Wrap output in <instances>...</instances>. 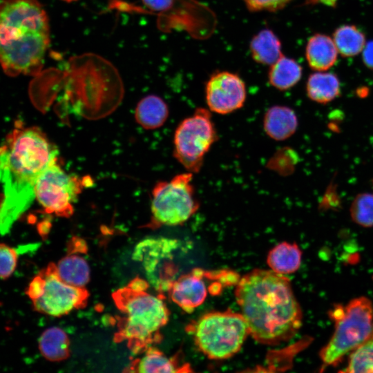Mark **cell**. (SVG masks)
Masks as SVG:
<instances>
[{"label":"cell","mask_w":373,"mask_h":373,"mask_svg":"<svg viewBox=\"0 0 373 373\" xmlns=\"http://www.w3.org/2000/svg\"><path fill=\"white\" fill-rule=\"evenodd\" d=\"M235 296L257 342L277 345L291 339L302 325V311L288 278L256 269L237 283Z\"/></svg>","instance_id":"obj_1"},{"label":"cell","mask_w":373,"mask_h":373,"mask_svg":"<svg viewBox=\"0 0 373 373\" xmlns=\"http://www.w3.org/2000/svg\"><path fill=\"white\" fill-rule=\"evenodd\" d=\"M57 148L35 126H19L0 146V233L5 234L35 199L40 174L57 162Z\"/></svg>","instance_id":"obj_2"},{"label":"cell","mask_w":373,"mask_h":373,"mask_svg":"<svg viewBox=\"0 0 373 373\" xmlns=\"http://www.w3.org/2000/svg\"><path fill=\"white\" fill-rule=\"evenodd\" d=\"M49 44V20L38 0L0 1V66L6 74L38 73Z\"/></svg>","instance_id":"obj_3"},{"label":"cell","mask_w":373,"mask_h":373,"mask_svg":"<svg viewBox=\"0 0 373 373\" xmlns=\"http://www.w3.org/2000/svg\"><path fill=\"white\" fill-rule=\"evenodd\" d=\"M113 298L124 314L117 334L119 340L126 341L135 352L158 340L160 331L169 318V309L162 298L146 291H134L128 287L115 292Z\"/></svg>","instance_id":"obj_4"},{"label":"cell","mask_w":373,"mask_h":373,"mask_svg":"<svg viewBox=\"0 0 373 373\" xmlns=\"http://www.w3.org/2000/svg\"><path fill=\"white\" fill-rule=\"evenodd\" d=\"M329 316L334 323V332L321 350V370L336 366L373 334V307L366 297L361 296L347 305H335Z\"/></svg>","instance_id":"obj_5"},{"label":"cell","mask_w":373,"mask_h":373,"mask_svg":"<svg viewBox=\"0 0 373 373\" xmlns=\"http://www.w3.org/2000/svg\"><path fill=\"white\" fill-rule=\"evenodd\" d=\"M193 333L197 347L207 357L214 360L234 356L250 335L241 313L230 309L202 315L195 323Z\"/></svg>","instance_id":"obj_6"},{"label":"cell","mask_w":373,"mask_h":373,"mask_svg":"<svg viewBox=\"0 0 373 373\" xmlns=\"http://www.w3.org/2000/svg\"><path fill=\"white\" fill-rule=\"evenodd\" d=\"M193 173L178 174L157 182L152 191V222L156 226H176L186 222L200 207L193 184Z\"/></svg>","instance_id":"obj_7"},{"label":"cell","mask_w":373,"mask_h":373,"mask_svg":"<svg viewBox=\"0 0 373 373\" xmlns=\"http://www.w3.org/2000/svg\"><path fill=\"white\" fill-rule=\"evenodd\" d=\"M26 294L37 312L60 317L84 305L88 294L85 288L62 280L54 264L49 265L30 282Z\"/></svg>","instance_id":"obj_8"},{"label":"cell","mask_w":373,"mask_h":373,"mask_svg":"<svg viewBox=\"0 0 373 373\" xmlns=\"http://www.w3.org/2000/svg\"><path fill=\"white\" fill-rule=\"evenodd\" d=\"M218 140L211 111L198 108L176 128L173 137V155L186 171L201 169L204 157Z\"/></svg>","instance_id":"obj_9"},{"label":"cell","mask_w":373,"mask_h":373,"mask_svg":"<svg viewBox=\"0 0 373 373\" xmlns=\"http://www.w3.org/2000/svg\"><path fill=\"white\" fill-rule=\"evenodd\" d=\"M178 240L153 237L140 241L135 247L133 258L141 263L149 283L159 291H169L178 278L175 263L180 248Z\"/></svg>","instance_id":"obj_10"},{"label":"cell","mask_w":373,"mask_h":373,"mask_svg":"<svg viewBox=\"0 0 373 373\" xmlns=\"http://www.w3.org/2000/svg\"><path fill=\"white\" fill-rule=\"evenodd\" d=\"M82 184L75 176L66 173L55 162L39 176L35 186V198L48 213L68 218Z\"/></svg>","instance_id":"obj_11"},{"label":"cell","mask_w":373,"mask_h":373,"mask_svg":"<svg viewBox=\"0 0 373 373\" xmlns=\"http://www.w3.org/2000/svg\"><path fill=\"white\" fill-rule=\"evenodd\" d=\"M204 92L208 109L219 115L239 110L247 99L244 81L237 74L229 71L213 73L205 85Z\"/></svg>","instance_id":"obj_12"},{"label":"cell","mask_w":373,"mask_h":373,"mask_svg":"<svg viewBox=\"0 0 373 373\" xmlns=\"http://www.w3.org/2000/svg\"><path fill=\"white\" fill-rule=\"evenodd\" d=\"M203 275L202 271L199 269L181 275L169 291L172 301L185 312H193L207 298V290L202 279Z\"/></svg>","instance_id":"obj_13"},{"label":"cell","mask_w":373,"mask_h":373,"mask_svg":"<svg viewBox=\"0 0 373 373\" xmlns=\"http://www.w3.org/2000/svg\"><path fill=\"white\" fill-rule=\"evenodd\" d=\"M298 120L295 111L289 106L275 105L263 116L262 127L266 135L275 141H285L296 131Z\"/></svg>","instance_id":"obj_14"},{"label":"cell","mask_w":373,"mask_h":373,"mask_svg":"<svg viewBox=\"0 0 373 373\" xmlns=\"http://www.w3.org/2000/svg\"><path fill=\"white\" fill-rule=\"evenodd\" d=\"M338 52L333 39L324 34L312 36L305 50L309 66L317 71H324L331 68L337 59Z\"/></svg>","instance_id":"obj_15"},{"label":"cell","mask_w":373,"mask_h":373,"mask_svg":"<svg viewBox=\"0 0 373 373\" xmlns=\"http://www.w3.org/2000/svg\"><path fill=\"white\" fill-rule=\"evenodd\" d=\"M59 278L75 287L84 288L90 280V266L78 251H71L55 265Z\"/></svg>","instance_id":"obj_16"},{"label":"cell","mask_w":373,"mask_h":373,"mask_svg":"<svg viewBox=\"0 0 373 373\" xmlns=\"http://www.w3.org/2000/svg\"><path fill=\"white\" fill-rule=\"evenodd\" d=\"M136 122L147 130L162 126L169 117L166 102L154 95L143 97L137 104L135 111Z\"/></svg>","instance_id":"obj_17"},{"label":"cell","mask_w":373,"mask_h":373,"mask_svg":"<svg viewBox=\"0 0 373 373\" xmlns=\"http://www.w3.org/2000/svg\"><path fill=\"white\" fill-rule=\"evenodd\" d=\"M301 260L302 251L296 243L283 242L269 251L267 262L271 270L285 276L296 272Z\"/></svg>","instance_id":"obj_18"},{"label":"cell","mask_w":373,"mask_h":373,"mask_svg":"<svg viewBox=\"0 0 373 373\" xmlns=\"http://www.w3.org/2000/svg\"><path fill=\"white\" fill-rule=\"evenodd\" d=\"M307 97L318 104H327L337 97L341 93V84L338 77L331 73L318 71L308 77L306 84Z\"/></svg>","instance_id":"obj_19"},{"label":"cell","mask_w":373,"mask_h":373,"mask_svg":"<svg viewBox=\"0 0 373 373\" xmlns=\"http://www.w3.org/2000/svg\"><path fill=\"white\" fill-rule=\"evenodd\" d=\"M249 48L253 59L263 65L271 66L283 55L279 38L269 28L261 30L253 37Z\"/></svg>","instance_id":"obj_20"},{"label":"cell","mask_w":373,"mask_h":373,"mask_svg":"<svg viewBox=\"0 0 373 373\" xmlns=\"http://www.w3.org/2000/svg\"><path fill=\"white\" fill-rule=\"evenodd\" d=\"M302 73V67L297 61L283 55L270 66L268 79L273 87L283 91L294 86L300 81Z\"/></svg>","instance_id":"obj_21"},{"label":"cell","mask_w":373,"mask_h":373,"mask_svg":"<svg viewBox=\"0 0 373 373\" xmlns=\"http://www.w3.org/2000/svg\"><path fill=\"white\" fill-rule=\"evenodd\" d=\"M38 346L41 355L50 361H60L69 355L68 336L58 327L45 329L39 338Z\"/></svg>","instance_id":"obj_22"},{"label":"cell","mask_w":373,"mask_h":373,"mask_svg":"<svg viewBox=\"0 0 373 373\" xmlns=\"http://www.w3.org/2000/svg\"><path fill=\"white\" fill-rule=\"evenodd\" d=\"M133 372L143 373H169L189 372L188 367L180 366L174 358H169L154 347H148L144 354L131 366Z\"/></svg>","instance_id":"obj_23"},{"label":"cell","mask_w":373,"mask_h":373,"mask_svg":"<svg viewBox=\"0 0 373 373\" xmlns=\"http://www.w3.org/2000/svg\"><path fill=\"white\" fill-rule=\"evenodd\" d=\"M338 52L343 57H352L363 51L365 44L364 34L355 26L343 25L333 34Z\"/></svg>","instance_id":"obj_24"},{"label":"cell","mask_w":373,"mask_h":373,"mask_svg":"<svg viewBox=\"0 0 373 373\" xmlns=\"http://www.w3.org/2000/svg\"><path fill=\"white\" fill-rule=\"evenodd\" d=\"M341 372L373 373V334L353 350Z\"/></svg>","instance_id":"obj_25"},{"label":"cell","mask_w":373,"mask_h":373,"mask_svg":"<svg viewBox=\"0 0 373 373\" xmlns=\"http://www.w3.org/2000/svg\"><path fill=\"white\" fill-rule=\"evenodd\" d=\"M352 220L364 227H373V195L369 193L358 194L353 200L350 209Z\"/></svg>","instance_id":"obj_26"},{"label":"cell","mask_w":373,"mask_h":373,"mask_svg":"<svg viewBox=\"0 0 373 373\" xmlns=\"http://www.w3.org/2000/svg\"><path fill=\"white\" fill-rule=\"evenodd\" d=\"M17 262V251L5 243H0V279L9 278L15 272Z\"/></svg>","instance_id":"obj_27"},{"label":"cell","mask_w":373,"mask_h":373,"mask_svg":"<svg viewBox=\"0 0 373 373\" xmlns=\"http://www.w3.org/2000/svg\"><path fill=\"white\" fill-rule=\"evenodd\" d=\"M247 8L252 12H276L284 8L291 0H243Z\"/></svg>","instance_id":"obj_28"},{"label":"cell","mask_w":373,"mask_h":373,"mask_svg":"<svg viewBox=\"0 0 373 373\" xmlns=\"http://www.w3.org/2000/svg\"><path fill=\"white\" fill-rule=\"evenodd\" d=\"M143 4L155 12L164 11L170 8L173 0H142Z\"/></svg>","instance_id":"obj_29"},{"label":"cell","mask_w":373,"mask_h":373,"mask_svg":"<svg viewBox=\"0 0 373 373\" xmlns=\"http://www.w3.org/2000/svg\"><path fill=\"white\" fill-rule=\"evenodd\" d=\"M362 52L363 63L367 68L373 69V41L366 43Z\"/></svg>","instance_id":"obj_30"},{"label":"cell","mask_w":373,"mask_h":373,"mask_svg":"<svg viewBox=\"0 0 373 373\" xmlns=\"http://www.w3.org/2000/svg\"><path fill=\"white\" fill-rule=\"evenodd\" d=\"M149 285L148 281L137 278L131 281L127 287L134 291H143L146 290Z\"/></svg>","instance_id":"obj_31"},{"label":"cell","mask_w":373,"mask_h":373,"mask_svg":"<svg viewBox=\"0 0 373 373\" xmlns=\"http://www.w3.org/2000/svg\"><path fill=\"white\" fill-rule=\"evenodd\" d=\"M321 3L328 6L334 7L336 4L338 0H319Z\"/></svg>","instance_id":"obj_32"},{"label":"cell","mask_w":373,"mask_h":373,"mask_svg":"<svg viewBox=\"0 0 373 373\" xmlns=\"http://www.w3.org/2000/svg\"><path fill=\"white\" fill-rule=\"evenodd\" d=\"M62 1L70 3V2L75 1H77V0H62Z\"/></svg>","instance_id":"obj_33"},{"label":"cell","mask_w":373,"mask_h":373,"mask_svg":"<svg viewBox=\"0 0 373 373\" xmlns=\"http://www.w3.org/2000/svg\"><path fill=\"white\" fill-rule=\"evenodd\" d=\"M1 202H2V194L0 193V207L1 204Z\"/></svg>","instance_id":"obj_34"}]
</instances>
